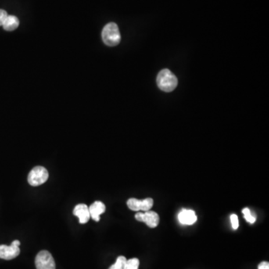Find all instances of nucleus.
I'll return each mask as SVG.
<instances>
[{"label": "nucleus", "instance_id": "obj_14", "mask_svg": "<svg viewBox=\"0 0 269 269\" xmlns=\"http://www.w3.org/2000/svg\"><path fill=\"white\" fill-rule=\"evenodd\" d=\"M242 213H243L244 217L246 219L248 222L251 223V224H253V223L256 221V217H254V216L251 213V211H250L248 208H245V209L242 210Z\"/></svg>", "mask_w": 269, "mask_h": 269}, {"label": "nucleus", "instance_id": "obj_12", "mask_svg": "<svg viewBox=\"0 0 269 269\" xmlns=\"http://www.w3.org/2000/svg\"><path fill=\"white\" fill-rule=\"evenodd\" d=\"M127 259L125 256H120L118 257L115 264L112 265L109 269H124L125 264Z\"/></svg>", "mask_w": 269, "mask_h": 269}, {"label": "nucleus", "instance_id": "obj_7", "mask_svg": "<svg viewBox=\"0 0 269 269\" xmlns=\"http://www.w3.org/2000/svg\"><path fill=\"white\" fill-rule=\"evenodd\" d=\"M135 219L141 222L145 223L151 228H155L159 224V216L152 211H148L145 213H138L135 215Z\"/></svg>", "mask_w": 269, "mask_h": 269}, {"label": "nucleus", "instance_id": "obj_6", "mask_svg": "<svg viewBox=\"0 0 269 269\" xmlns=\"http://www.w3.org/2000/svg\"><path fill=\"white\" fill-rule=\"evenodd\" d=\"M127 206L133 211L148 212L153 206V200L152 198H148L142 200V201H140V200L135 199V198H130L127 201Z\"/></svg>", "mask_w": 269, "mask_h": 269}, {"label": "nucleus", "instance_id": "obj_16", "mask_svg": "<svg viewBox=\"0 0 269 269\" xmlns=\"http://www.w3.org/2000/svg\"><path fill=\"white\" fill-rule=\"evenodd\" d=\"M7 17H8L7 12L5 10L0 9V26H2L3 23H5Z\"/></svg>", "mask_w": 269, "mask_h": 269}, {"label": "nucleus", "instance_id": "obj_10", "mask_svg": "<svg viewBox=\"0 0 269 269\" xmlns=\"http://www.w3.org/2000/svg\"><path fill=\"white\" fill-rule=\"evenodd\" d=\"M88 209L91 219L95 221H99L101 220V215L105 213V206L101 201H95Z\"/></svg>", "mask_w": 269, "mask_h": 269}, {"label": "nucleus", "instance_id": "obj_8", "mask_svg": "<svg viewBox=\"0 0 269 269\" xmlns=\"http://www.w3.org/2000/svg\"><path fill=\"white\" fill-rule=\"evenodd\" d=\"M73 215L78 218L80 223L82 224H86L91 218L88 206L83 203L75 206Z\"/></svg>", "mask_w": 269, "mask_h": 269}, {"label": "nucleus", "instance_id": "obj_2", "mask_svg": "<svg viewBox=\"0 0 269 269\" xmlns=\"http://www.w3.org/2000/svg\"><path fill=\"white\" fill-rule=\"evenodd\" d=\"M103 42L109 47L117 46L120 41V34L116 23H109L105 25L102 32Z\"/></svg>", "mask_w": 269, "mask_h": 269}, {"label": "nucleus", "instance_id": "obj_11", "mask_svg": "<svg viewBox=\"0 0 269 269\" xmlns=\"http://www.w3.org/2000/svg\"><path fill=\"white\" fill-rule=\"evenodd\" d=\"M19 24H20V22L17 17L13 16V15H8L2 26H3L4 30L6 31H14L19 26Z\"/></svg>", "mask_w": 269, "mask_h": 269}, {"label": "nucleus", "instance_id": "obj_17", "mask_svg": "<svg viewBox=\"0 0 269 269\" xmlns=\"http://www.w3.org/2000/svg\"><path fill=\"white\" fill-rule=\"evenodd\" d=\"M258 269H269V263L268 262H262L258 266Z\"/></svg>", "mask_w": 269, "mask_h": 269}, {"label": "nucleus", "instance_id": "obj_1", "mask_svg": "<svg viewBox=\"0 0 269 269\" xmlns=\"http://www.w3.org/2000/svg\"><path fill=\"white\" fill-rule=\"evenodd\" d=\"M156 82H157L158 87L165 92L174 91L177 88V83H178V80L175 75L168 69H164L159 72Z\"/></svg>", "mask_w": 269, "mask_h": 269}, {"label": "nucleus", "instance_id": "obj_5", "mask_svg": "<svg viewBox=\"0 0 269 269\" xmlns=\"http://www.w3.org/2000/svg\"><path fill=\"white\" fill-rule=\"evenodd\" d=\"M20 242L18 240H15L9 246L5 245H0V258L5 260L15 259L20 254Z\"/></svg>", "mask_w": 269, "mask_h": 269}, {"label": "nucleus", "instance_id": "obj_9", "mask_svg": "<svg viewBox=\"0 0 269 269\" xmlns=\"http://www.w3.org/2000/svg\"><path fill=\"white\" fill-rule=\"evenodd\" d=\"M178 219L181 224L185 225H192L197 220L195 211L191 209H184L178 215Z\"/></svg>", "mask_w": 269, "mask_h": 269}, {"label": "nucleus", "instance_id": "obj_4", "mask_svg": "<svg viewBox=\"0 0 269 269\" xmlns=\"http://www.w3.org/2000/svg\"><path fill=\"white\" fill-rule=\"evenodd\" d=\"M37 269H55V263L52 254L47 251H41L35 258Z\"/></svg>", "mask_w": 269, "mask_h": 269}, {"label": "nucleus", "instance_id": "obj_3", "mask_svg": "<svg viewBox=\"0 0 269 269\" xmlns=\"http://www.w3.org/2000/svg\"><path fill=\"white\" fill-rule=\"evenodd\" d=\"M49 174L45 168L42 166L34 167L28 176V182L33 186H38L47 182Z\"/></svg>", "mask_w": 269, "mask_h": 269}, {"label": "nucleus", "instance_id": "obj_15", "mask_svg": "<svg viewBox=\"0 0 269 269\" xmlns=\"http://www.w3.org/2000/svg\"><path fill=\"white\" fill-rule=\"evenodd\" d=\"M230 220H231V224H232L233 228L234 230H236L238 227V219L236 215L233 214L230 216Z\"/></svg>", "mask_w": 269, "mask_h": 269}, {"label": "nucleus", "instance_id": "obj_13", "mask_svg": "<svg viewBox=\"0 0 269 269\" xmlns=\"http://www.w3.org/2000/svg\"><path fill=\"white\" fill-rule=\"evenodd\" d=\"M139 263V260L137 258L129 259L126 262L124 269H138Z\"/></svg>", "mask_w": 269, "mask_h": 269}]
</instances>
